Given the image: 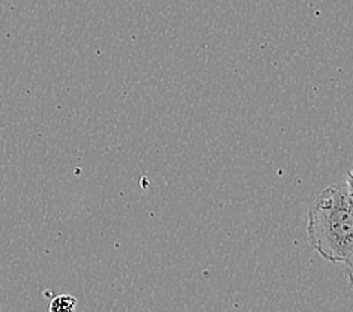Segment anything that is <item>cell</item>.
I'll return each instance as SVG.
<instances>
[{"label": "cell", "instance_id": "obj_2", "mask_svg": "<svg viewBox=\"0 0 353 312\" xmlns=\"http://www.w3.org/2000/svg\"><path fill=\"white\" fill-rule=\"evenodd\" d=\"M75 308H77V299L71 296V294L56 296L50 303V311L52 312H71Z\"/></svg>", "mask_w": 353, "mask_h": 312}, {"label": "cell", "instance_id": "obj_1", "mask_svg": "<svg viewBox=\"0 0 353 312\" xmlns=\"http://www.w3.org/2000/svg\"><path fill=\"white\" fill-rule=\"evenodd\" d=\"M353 189L352 173L346 179L325 188L308 210V242L330 263L344 264L349 280L353 256Z\"/></svg>", "mask_w": 353, "mask_h": 312}]
</instances>
